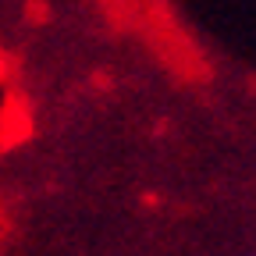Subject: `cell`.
Instances as JSON below:
<instances>
[]
</instances>
